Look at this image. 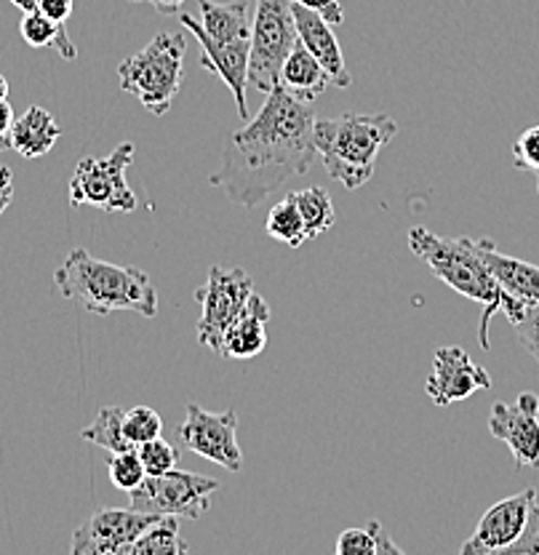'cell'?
<instances>
[{"mask_svg":"<svg viewBox=\"0 0 539 555\" xmlns=\"http://www.w3.org/2000/svg\"><path fill=\"white\" fill-rule=\"evenodd\" d=\"M312 102L288 94L281 83L268 91L262 109L228 137L222 166L208 177L238 206L254 208L286 179L303 177L316 158Z\"/></svg>","mask_w":539,"mask_h":555,"instance_id":"6da1fadb","label":"cell"},{"mask_svg":"<svg viewBox=\"0 0 539 555\" xmlns=\"http://www.w3.org/2000/svg\"><path fill=\"white\" fill-rule=\"evenodd\" d=\"M409 248L427 262V268L436 273L446 286L454 288L462 297L473 299V302L484 305V315H480L478 343L484 350H489V323L497 312H505L510 323L518 321L524 315L526 302L510 297L502 292L497 278L486 268L480 259L475 241L471 238H444V235L431 233L427 228H411L409 230Z\"/></svg>","mask_w":539,"mask_h":555,"instance_id":"7a4b0ae2","label":"cell"},{"mask_svg":"<svg viewBox=\"0 0 539 555\" xmlns=\"http://www.w3.org/2000/svg\"><path fill=\"white\" fill-rule=\"evenodd\" d=\"M54 286L62 297L94 315L137 312L153 318L158 312V292L144 270L104 262L86 248H73L67 254L65 262L54 270Z\"/></svg>","mask_w":539,"mask_h":555,"instance_id":"3957f363","label":"cell"},{"mask_svg":"<svg viewBox=\"0 0 539 555\" xmlns=\"http://www.w3.org/2000/svg\"><path fill=\"white\" fill-rule=\"evenodd\" d=\"M398 134V124L387 113L321 118L312 126V144L326 173L342 188L358 190L369 182L382 150Z\"/></svg>","mask_w":539,"mask_h":555,"instance_id":"277c9868","label":"cell"},{"mask_svg":"<svg viewBox=\"0 0 539 555\" xmlns=\"http://www.w3.org/2000/svg\"><path fill=\"white\" fill-rule=\"evenodd\" d=\"M184 51L182 33L155 35L142 51L118 65L120 89L134 94L153 115H166L182 89Z\"/></svg>","mask_w":539,"mask_h":555,"instance_id":"5b68a950","label":"cell"},{"mask_svg":"<svg viewBox=\"0 0 539 555\" xmlns=\"http://www.w3.org/2000/svg\"><path fill=\"white\" fill-rule=\"evenodd\" d=\"M299 40L292 0H254L252 51H248V83L259 91L281 83V65Z\"/></svg>","mask_w":539,"mask_h":555,"instance_id":"8992f818","label":"cell"},{"mask_svg":"<svg viewBox=\"0 0 539 555\" xmlns=\"http://www.w3.org/2000/svg\"><path fill=\"white\" fill-rule=\"evenodd\" d=\"M134 160V144L124 142L107 158H84L69 179V204L97 206L107 214H129L137 208L134 190L126 182V169Z\"/></svg>","mask_w":539,"mask_h":555,"instance_id":"52a82bcc","label":"cell"},{"mask_svg":"<svg viewBox=\"0 0 539 555\" xmlns=\"http://www.w3.org/2000/svg\"><path fill=\"white\" fill-rule=\"evenodd\" d=\"M217 489L219 483L214 478L169 470L161 476H144V481L129 491V500L134 511L150 513V516L198 520L211 507V496Z\"/></svg>","mask_w":539,"mask_h":555,"instance_id":"ba28073f","label":"cell"},{"mask_svg":"<svg viewBox=\"0 0 539 555\" xmlns=\"http://www.w3.org/2000/svg\"><path fill=\"white\" fill-rule=\"evenodd\" d=\"M254 281L246 270L211 268L206 283L195 292V302L201 305L198 343L222 356V337L233 318L241 312L246 299L252 297Z\"/></svg>","mask_w":539,"mask_h":555,"instance_id":"9c48e42d","label":"cell"},{"mask_svg":"<svg viewBox=\"0 0 539 555\" xmlns=\"http://www.w3.org/2000/svg\"><path fill=\"white\" fill-rule=\"evenodd\" d=\"M179 443L208 462H217L224 470L238 473L243 467V451L238 447L235 409L211 414L198 403H190L184 422L177 430Z\"/></svg>","mask_w":539,"mask_h":555,"instance_id":"30bf717a","label":"cell"},{"mask_svg":"<svg viewBox=\"0 0 539 555\" xmlns=\"http://www.w3.org/2000/svg\"><path fill=\"white\" fill-rule=\"evenodd\" d=\"M161 516L139 513L134 507H102L91 513L86 524H80L73 534V555H129L131 545L147 531Z\"/></svg>","mask_w":539,"mask_h":555,"instance_id":"8fae6325","label":"cell"},{"mask_svg":"<svg viewBox=\"0 0 539 555\" xmlns=\"http://www.w3.org/2000/svg\"><path fill=\"white\" fill-rule=\"evenodd\" d=\"M537 502V489H526L521 494L500 500L484 513L471 534V540L462 545V555H510L515 542L524 534L529 524L531 507Z\"/></svg>","mask_w":539,"mask_h":555,"instance_id":"7c38bea8","label":"cell"},{"mask_svg":"<svg viewBox=\"0 0 539 555\" xmlns=\"http://www.w3.org/2000/svg\"><path fill=\"white\" fill-rule=\"evenodd\" d=\"M489 433L510 449L518 470L539 467V398L535 392H521L515 403L497 401L491 406Z\"/></svg>","mask_w":539,"mask_h":555,"instance_id":"4fadbf2b","label":"cell"},{"mask_svg":"<svg viewBox=\"0 0 539 555\" xmlns=\"http://www.w3.org/2000/svg\"><path fill=\"white\" fill-rule=\"evenodd\" d=\"M491 377L484 366L473 361L467 356V350L451 345L440 347L433 356V372L425 382L427 396L433 398V403L440 409L451 406L457 401H465L473 392L489 390Z\"/></svg>","mask_w":539,"mask_h":555,"instance_id":"5bb4252c","label":"cell"},{"mask_svg":"<svg viewBox=\"0 0 539 555\" xmlns=\"http://www.w3.org/2000/svg\"><path fill=\"white\" fill-rule=\"evenodd\" d=\"M179 22L182 27L198 40L201 46V65L208 73L219 75L233 91L238 115L248 120V102H246V86H248V51H252V40H241V43H217L203 33L201 22L188 11H179Z\"/></svg>","mask_w":539,"mask_h":555,"instance_id":"9a60e30c","label":"cell"},{"mask_svg":"<svg viewBox=\"0 0 539 555\" xmlns=\"http://www.w3.org/2000/svg\"><path fill=\"white\" fill-rule=\"evenodd\" d=\"M292 14H294V25H297V35L299 43L321 62L323 69H326L329 80H332L337 89H347L352 83L350 69L345 65V56H342L339 40L334 35V25H329L321 14H316L307 5L292 0Z\"/></svg>","mask_w":539,"mask_h":555,"instance_id":"2e32d148","label":"cell"},{"mask_svg":"<svg viewBox=\"0 0 539 555\" xmlns=\"http://www.w3.org/2000/svg\"><path fill=\"white\" fill-rule=\"evenodd\" d=\"M268 323L270 305L259 294L252 292L241 312L233 318L222 337V356L233 361H248L257 358L268 347Z\"/></svg>","mask_w":539,"mask_h":555,"instance_id":"e0dca14e","label":"cell"},{"mask_svg":"<svg viewBox=\"0 0 539 555\" xmlns=\"http://www.w3.org/2000/svg\"><path fill=\"white\" fill-rule=\"evenodd\" d=\"M480 259L486 262V268L491 270V275L497 278V283L502 286V292L510 297L521 299V302L531 305L539 302V268L537 264L524 262V259H515L502 254L500 248L491 241H475Z\"/></svg>","mask_w":539,"mask_h":555,"instance_id":"ac0fdd59","label":"cell"},{"mask_svg":"<svg viewBox=\"0 0 539 555\" xmlns=\"http://www.w3.org/2000/svg\"><path fill=\"white\" fill-rule=\"evenodd\" d=\"M60 137L62 129L56 118L38 104L27 107V113L20 115L9 131L11 150H16L22 158H40V155L51 153Z\"/></svg>","mask_w":539,"mask_h":555,"instance_id":"d6986e66","label":"cell"},{"mask_svg":"<svg viewBox=\"0 0 539 555\" xmlns=\"http://www.w3.org/2000/svg\"><path fill=\"white\" fill-rule=\"evenodd\" d=\"M332 83L323 69L321 62L305 49L303 43H294V49L288 51V56L281 65V86L288 91V94L299 96V100L312 102L316 96L323 94V89Z\"/></svg>","mask_w":539,"mask_h":555,"instance_id":"ffe728a7","label":"cell"},{"mask_svg":"<svg viewBox=\"0 0 539 555\" xmlns=\"http://www.w3.org/2000/svg\"><path fill=\"white\" fill-rule=\"evenodd\" d=\"M201 27L217 43H241L252 40V22H248V3H214V0H198Z\"/></svg>","mask_w":539,"mask_h":555,"instance_id":"44dd1931","label":"cell"},{"mask_svg":"<svg viewBox=\"0 0 539 555\" xmlns=\"http://www.w3.org/2000/svg\"><path fill=\"white\" fill-rule=\"evenodd\" d=\"M20 33L22 38H25V43L33 46V49H56V54L67 62H73L75 56H78V49H75L73 40H69L65 25L49 20V16L40 14L38 9L25 11Z\"/></svg>","mask_w":539,"mask_h":555,"instance_id":"7402d4cb","label":"cell"},{"mask_svg":"<svg viewBox=\"0 0 539 555\" xmlns=\"http://www.w3.org/2000/svg\"><path fill=\"white\" fill-rule=\"evenodd\" d=\"M337 555H403V547H398L390 537L385 534L380 520H369L363 529H345L339 534L337 545H334Z\"/></svg>","mask_w":539,"mask_h":555,"instance_id":"603a6c76","label":"cell"},{"mask_svg":"<svg viewBox=\"0 0 539 555\" xmlns=\"http://www.w3.org/2000/svg\"><path fill=\"white\" fill-rule=\"evenodd\" d=\"M188 551L190 545L179 537V518L161 516L131 545L129 555H184Z\"/></svg>","mask_w":539,"mask_h":555,"instance_id":"cb8c5ba5","label":"cell"},{"mask_svg":"<svg viewBox=\"0 0 539 555\" xmlns=\"http://www.w3.org/2000/svg\"><path fill=\"white\" fill-rule=\"evenodd\" d=\"M80 438L94 443V447L107 449L110 454H120V451L137 449L134 443L124 436V412H120L118 406L102 409V412L94 416V422L80 430Z\"/></svg>","mask_w":539,"mask_h":555,"instance_id":"d4e9b609","label":"cell"},{"mask_svg":"<svg viewBox=\"0 0 539 555\" xmlns=\"http://www.w3.org/2000/svg\"><path fill=\"white\" fill-rule=\"evenodd\" d=\"M294 198H297L299 214H303L307 241H316L318 235H323L326 230L334 228V222H337V214H334V204H332V198H329L326 190L323 188L297 190V193H294Z\"/></svg>","mask_w":539,"mask_h":555,"instance_id":"484cf974","label":"cell"},{"mask_svg":"<svg viewBox=\"0 0 539 555\" xmlns=\"http://www.w3.org/2000/svg\"><path fill=\"white\" fill-rule=\"evenodd\" d=\"M268 235L270 238L286 243V246H292V248H299L307 241L303 214H299V206H297V198H294V193L283 195V198L270 208Z\"/></svg>","mask_w":539,"mask_h":555,"instance_id":"4316f807","label":"cell"},{"mask_svg":"<svg viewBox=\"0 0 539 555\" xmlns=\"http://www.w3.org/2000/svg\"><path fill=\"white\" fill-rule=\"evenodd\" d=\"M124 436L129 438L134 447L153 438L164 436V416L150 406H134L124 412Z\"/></svg>","mask_w":539,"mask_h":555,"instance_id":"83f0119b","label":"cell"},{"mask_svg":"<svg viewBox=\"0 0 539 555\" xmlns=\"http://www.w3.org/2000/svg\"><path fill=\"white\" fill-rule=\"evenodd\" d=\"M107 473H110V481H113L115 489H120V491L137 489V486L144 481V476H147L142 467V460H139L137 449L120 451V454L110 456Z\"/></svg>","mask_w":539,"mask_h":555,"instance_id":"f1b7e54d","label":"cell"},{"mask_svg":"<svg viewBox=\"0 0 539 555\" xmlns=\"http://www.w3.org/2000/svg\"><path fill=\"white\" fill-rule=\"evenodd\" d=\"M139 460H142V467L147 476H161V473H169L177 467V449L171 447L169 441H164V436L153 438V441H144L137 447Z\"/></svg>","mask_w":539,"mask_h":555,"instance_id":"f546056e","label":"cell"},{"mask_svg":"<svg viewBox=\"0 0 539 555\" xmlns=\"http://www.w3.org/2000/svg\"><path fill=\"white\" fill-rule=\"evenodd\" d=\"M513 164L518 166V169L535 173L537 190H539V126H535V129H526L524 134L515 139Z\"/></svg>","mask_w":539,"mask_h":555,"instance_id":"4dcf8cb0","label":"cell"},{"mask_svg":"<svg viewBox=\"0 0 539 555\" xmlns=\"http://www.w3.org/2000/svg\"><path fill=\"white\" fill-rule=\"evenodd\" d=\"M515 334H518L521 345L526 347L531 358L539 363V302L526 305L524 315L513 323Z\"/></svg>","mask_w":539,"mask_h":555,"instance_id":"1f68e13d","label":"cell"},{"mask_svg":"<svg viewBox=\"0 0 539 555\" xmlns=\"http://www.w3.org/2000/svg\"><path fill=\"white\" fill-rule=\"evenodd\" d=\"M510 555H539V505L535 502V507H531V516H529V524H526L524 534H521V540L515 542V547L510 551Z\"/></svg>","mask_w":539,"mask_h":555,"instance_id":"d6a6232c","label":"cell"},{"mask_svg":"<svg viewBox=\"0 0 539 555\" xmlns=\"http://www.w3.org/2000/svg\"><path fill=\"white\" fill-rule=\"evenodd\" d=\"M35 9L49 16V20L65 25L75 11V0H35Z\"/></svg>","mask_w":539,"mask_h":555,"instance_id":"836d02e7","label":"cell"},{"mask_svg":"<svg viewBox=\"0 0 539 555\" xmlns=\"http://www.w3.org/2000/svg\"><path fill=\"white\" fill-rule=\"evenodd\" d=\"M297 3H303L307 9L316 11V14H321L323 20L334 27L345 22V11H342L339 0H297Z\"/></svg>","mask_w":539,"mask_h":555,"instance_id":"e575fe53","label":"cell"},{"mask_svg":"<svg viewBox=\"0 0 539 555\" xmlns=\"http://www.w3.org/2000/svg\"><path fill=\"white\" fill-rule=\"evenodd\" d=\"M14 201V171L9 166H0V214Z\"/></svg>","mask_w":539,"mask_h":555,"instance_id":"d590c367","label":"cell"},{"mask_svg":"<svg viewBox=\"0 0 539 555\" xmlns=\"http://www.w3.org/2000/svg\"><path fill=\"white\" fill-rule=\"evenodd\" d=\"M129 3H150L161 14H179L184 5V0H129Z\"/></svg>","mask_w":539,"mask_h":555,"instance_id":"8d00e7d4","label":"cell"},{"mask_svg":"<svg viewBox=\"0 0 539 555\" xmlns=\"http://www.w3.org/2000/svg\"><path fill=\"white\" fill-rule=\"evenodd\" d=\"M11 126H14V109H11L9 100L0 102V137H9Z\"/></svg>","mask_w":539,"mask_h":555,"instance_id":"74e56055","label":"cell"},{"mask_svg":"<svg viewBox=\"0 0 539 555\" xmlns=\"http://www.w3.org/2000/svg\"><path fill=\"white\" fill-rule=\"evenodd\" d=\"M9 91H11L9 80H5V75H0V102L9 100Z\"/></svg>","mask_w":539,"mask_h":555,"instance_id":"f35d334b","label":"cell"},{"mask_svg":"<svg viewBox=\"0 0 539 555\" xmlns=\"http://www.w3.org/2000/svg\"><path fill=\"white\" fill-rule=\"evenodd\" d=\"M11 3H14L16 9H22V11H33L35 9V0H11Z\"/></svg>","mask_w":539,"mask_h":555,"instance_id":"ab89813d","label":"cell"},{"mask_svg":"<svg viewBox=\"0 0 539 555\" xmlns=\"http://www.w3.org/2000/svg\"><path fill=\"white\" fill-rule=\"evenodd\" d=\"M5 147H11V142H9V137H0V153H3Z\"/></svg>","mask_w":539,"mask_h":555,"instance_id":"60d3db41","label":"cell"}]
</instances>
